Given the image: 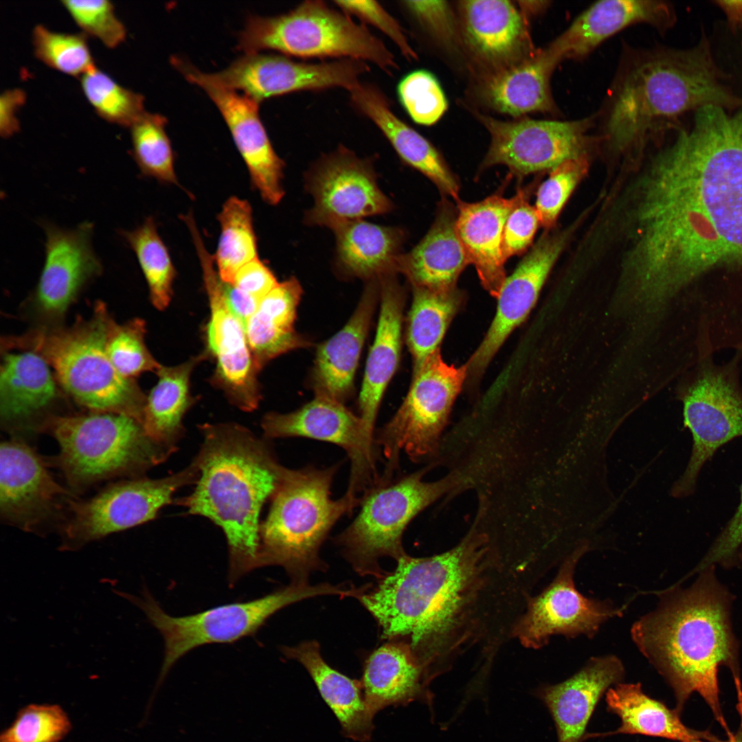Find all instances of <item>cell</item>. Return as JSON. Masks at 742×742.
Segmentation results:
<instances>
[{
  "label": "cell",
  "instance_id": "obj_11",
  "mask_svg": "<svg viewBox=\"0 0 742 742\" xmlns=\"http://www.w3.org/2000/svg\"><path fill=\"white\" fill-rule=\"evenodd\" d=\"M343 585L291 584L263 597L218 606L186 616L168 614L144 588L140 596L116 594L139 607L161 634L164 658L158 684L172 665L194 648L212 643L232 642L252 635L273 614L295 602L320 595L345 594Z\"/></svg>",
  "mask_w": 742,
  "mask_h": 742
},
{
  "label": "cell",
  "instance_id": "obj_40",
  "mask_svg": "<svg viewBox=\"0 0 742 742\" xmlns=\"http://www.w3.org/2000/svg\"><path fill=\"white\" fill-rule=\"evenodd\" d=\"M207 355L205 351L179 365L161 366L156 373L158 381L146 397L142 423L159 445L176 451L184 435L183 418L195 402L190 391V376Z\"/></svg>",
  "mask_w": 742,
  "mask_h": 742
},
{
  "label": "cell",
  "instance_id": "obj_33",
  "mask_svg": "<svg viewBox=\"0 0 742 742\" xmlns=\"http://www.w3.org/2000/svg\"><path fill=\"white\" fill-rule=\"evenodd\" d=\"M379 293L370 280L346 324L317 348L313 367L315 393L343 403L350 394Z\"/></svg>",
  "mask_w": 742,
  "mask_h": 742
},
{
  "label": "cell",
  "instance_id": "obj_43",
  "mask_svg": "<svg viewBox=\"0 0 742 742\" xmlns=\"http://www.w3.org/2000/svg\"><path fill=\"white\" fill-rule=\"evenodd\" d=\"M123 236L137 258L148 284L150 302L156 308L165 309L172 295L176 269L155 220L147 218L135 229L124 231Z\"/></svg>",
  "mask_w": 742,
  "mask_h": 742
},
{
  "label": "cell",
  "instance_id": "obj_23",
  "mask_svg": "<svg viewBox=\"0 0 742 742\" xmlns=\"http://www.w3.org/2000/svg\"><path fill=\"white\" fill-rule=\"evenodd\" d=\"M574 227L543 234L511 276L506 278L497 298L495 316L484 339L466 363L469 373L483 371L512 331L525 320L564 250Z\"/></svg>",
  "mask_w": 742,
  "mask_h": 742
},
{
  "label": "cell",
  "instance_id": "obj_12",
  "mask_svg": "<svg viewBox=\"0 0 742 742\" xmlns=\"http://www.w3.org/2000/svg\"><path fill=\"white\" fill-rule=\"evenodd\" d=\"M468 374L467 364L456 367L445 362L440 348L413 372L401 405L374 435L386 459L381 479L391 480L401 451L418 461L438 451L441 434Z\"/></svg>",
  "mask_w": 742,
  "mask_h": 742
},
{
  "label": "cell",
  "instance_id": "obj_50",
  "mask_svg": "<svg viewBox=\"0 0 742 742\" xmlns=\"http://www.w3.org/2000/svg\"><path fill=\"white\" fill-rule=\"evenodd\" d=\"M587 166V158L583 157L565 161L550 170L537 190L535 206L543 227L550 228L554 225Z\"/></svg>",
  "mask_w": 742,
  "mask_h": 742
},
{
  "label": "cell",
  "instance_id": "obj_35",
  "mask_svg": "<svg viewBox=\"0 0 742 742\" xmlns=\"http://www.w3.org/2000/svg\"><path fill=\"white\" fill-rule=\"evenodd\" d=\"M429 676L402 641L386 643L368 658L361 681L371 714L425 699Z\"/></svg>",
  "mask_w": 742,
  "mask_h": 742
},
{
  "label": "cell",
  "instance_id": "obj_24",
  "mask_svg": "<svg viewBox=\"0 0 742 742\" xmlns=\"http://www.w3.org/2000/svg\"><path fill=\"white\" fill-rule=\"evenodd\" d=\"M462 43L486 76L528 58L535 48L528 20L510 1H462L458 5Z\"/></svg>",
  "mask_w": 742,
  "mask_h": 742
},
{
  "label": "cell",
  "instance_id": "obj_22",
  "mask_svg": "<svg viewBox=\"0 0 742 742\" xmlns=\"http://www.w3.org/2000/svg\"><path fill=\"white\" fill-rule=\"evenodd\" d=\"M69 495L32 447L15 439L1 443L0 514L5 522L36 532L63 510Z\"/></svg>",
  "mask_w": 742,
  "mask_h": 742
},
{
  "label": "cell",
  "instance_id": "obj_19",
  "mask_svg": "<svg viewBox=\"0 0 742 742\" xmlns=\"http://www.w3.org/2000/svg\"><path fill=\"white\" fill-rule=\"evenodd\" d=\"M581 545L566 557L550 585L530 600L526 613L517 622L514 633L528 647L539 648L552 635L575 638L584 634L592 638L600 625L622 615V609L609 600L588 598L576 588V565L587 551Z\"/></svg>",
  "mask_w": 742,
  "mask_h": 742
},
{
  "label": "cell",
  "instance_id": "obj_8",
  "mask_svg": "<svg viewBox=\"0 0 742 742\" xmlns=\"http://www.w3.org/2000/svg\"><path fill=\"white\" fill-rule=\"evenodd\" d=\"M41 428L58 442L56 464L76 489L120 476L144 477L175 452L155 442L141 422L124 414L51 416Z\"/></svg>",
  "mask_w": 742,
  "mask_h": 742
},
{
  "label": "cell",
  "instance_id": "obj_58",
  "mask_svg": "<svg viewBox=\"0 0 742 742\" xmlns=\"http://www.w3.org/2000/svg\"><path fill=\"white\" fill-rule=\"evenodd\" d=\"M223 290L229 308L245 325L249 318L256 311L260 302L243 292L234 284L223 280Z\"/></svg>",
  "mask_w": 742,
  "mask_h": 742
},
{
  "label": "cell",
  "instance_id": "obj_5",
  "mask_svg": "<svg viewBox=\"0 0 742 742\" xmlns=\"http://www.w3.org/2000/svg\"><path fill=\"white\" fill-rule=\"evenodd\" d=\"M705 32L690 49H659L634 60L618 82L605 125L609 148L622 153L650 131L675 126L679 116L706 106L742 108V97L724 82Z\"/></svg>",
  "mask_w": 742,
  "mask_h": 742
},
{
  "label": "cell",
  "instance_id": "obj_41",
  "mask_svg": "<svg viewBox=\"0 0 742 742\" xmlns=\"http://www.w3.org/2000/svg\"><path fill=\"white\" fill-rule=\"evenodd\" d=\"M462 302L456 288L434 291L413 287L407 342L413 359V372L439 349L449 325Z\"/></svg>",
  "mask_w": 742,
  "mask_h": 742
},
{
  "label": "cell",
  "instance_id": "obj_32",
  "mask_svg": "<svg viewBox=\"0 0 742 742\" xmlns=\"http://www.w3.org/2000/svg\"><path fill=\"white\" fill-rule=\"evenodd\" d=\"M559 63L548 45L537 49L512 66L481 76L480 96L488 107L513 117L553 112L550 78Z\"/></svg>",
  "mask_w": 742,
  "mask_h": 742
},
{
  "label": "cell",
  "instance_id": "obj_55",
  "mask_svg": "<svg viewBox=\"0 0 742 742\" xmlns=\"http://www.w3.org/2000/svg\"><path fill=\"white\" fill-rule=\"evenodd\" d=\"M334 3L346 14L355 15L380 30L397 45L407 58H417L399 23L376 1H335Z\"/></svg>",
  "mask_w": 742,
  "mask_h": 742
},
{
  "label": "cell",
  "instance_id": "obj_2",
  "mask_svg": "<svg viewBox=\"0 0 742 742\" xmlns=\"http://www.w3.org/2000/svg\"><path fill=\"white\" fill-rule=\"evenodd\" d=\"M487 543L485 535L472 531L442 554H405L394 571L355 596L379 623L382 638H402L428 674L477 629L493 568Z\"/></svg>",
  "mask_w": 742,
  "mask_h": 742
},
{
  "label": "cell",
  "instance_id": "obj_38",
  "mask_svg": "<svg viewBox=\"0 0 742 742\" xmlns=\"http://www.w3.org/2000/svg\"><path fill=\"white\" fill-rule=\"evenodd\" d=\"M45 359L30 350L6 351L0 368V415L8 425H22L53 401L56 383Z\"/></svg>",
  "mask_w": 742,
  "mask_h": 742
},
{
  "label": "cell",
  "instance_id": "obj_47",
  "mask_svg": "<svg viewBox=\"0 0 742 742\" xmlns=\"http://www.w3.org/2000/svg\"><path fill=\"white\" fill-rule=\"evenodd\" d=\"M146 324L139 318L117 324L111 318L106 337V352L116 370L126 379H134L145 372L159 370V363L145 344Z\"/></svg>",
  "mask_w": 742,
  "mask_h": 742
},
{
  "label": "cell",
  "instance_id": "obj_7",
  "mask_svg": "<svg viewBox=\"0 0 742 742\" xmlns=\"http://www.w3.org/2000/svg\"><path fill=\"white\" fill-rule=\"evenodd\" d=\"M337 469L287 468L260 524L259 567L282 566L297 584L308 583L311 572L325 570L321 546L336 522L361 502V497L347 492L331 498Z\"/></svg>",
  "mask_w": 742,
  "mask_h": 742
},
{
  "label": "cell",
  "instance_id": "obj_36",
  "mask_svg": "<svg viewBox=\"0 0 742 742\" xmlns=\"http://www.w3.org/2000/svg\"><path fill=\"white\" fill-rule=\"evenodd\" d=\"M302 293L301 285L294 277L279 282L260 301L247 321V337L259 370L284 353L311 345L294 328Z\"/></svg>",
  "mask_w": 742,
  "mask_h": 742
},
{
  "label": "cell",
  "instance_id": "obj_48",
  "mask_svg": "<svg viewBox=\"0 0 742 742\" xmlns=\"http://www.w3.org/2000/svg\"><path fill=\"white\" fill-rule=\"evenodd\" d=\"M71 729L70 719L60 706L29 704L1 733L0 742H60Z\"/></svg>",
  "mask_w": 742,
  "mask_h": 742
},
{
  "label": "cell",
  "instance_id": "obj_17",
  "mask_svg": "<svg viewBox=\"0 0 742 742\" xmlns=\"http://www.w3.org/2000/svg\"><path fill=\"white\" fill-rule=\"evenodd\" d=\"M682 403L684 425L693 444L688 464L671 488L676 498L693 494L706 463L721 447L742 437V392L726 374L704 372L686 392Z\"/></svg>",
  "mask_w": 742,
  "mask_h": 742
},
{
  "label": "cell",
  "instance_id": "obj_29",
  "mask_svg": "<svg viewBox=\"0 0 742 742\" xmlns=\"http://www.w3.org/2000/svg\"><path fill=\"white\" fill-rule=\"evenodd\" d=\"M348 91L352 104L380 129L405 164L429 179L440 192L460 201L459 183L438 151L393 113L378 88L359 82Z\"/></svg>",
  "mask_w": 742,
  "mask_h": 742
},
{
  "label": "cell",
  "instance_id": "obj_27",
  "mask_svg": "<svg viewBox=\"0 0 742 742\" xmlns=\"http://www.w3.org/2000/svg\"><path fill=\"white\" fill-rule=\"evenodd\" d=\"M625 675L621 661L614 655L589 659L567 679L541 688L538 697L554 722L558 742H581L600 698Z\"/></svg>",
  "mask_w": 742,
  "mask_h": 742
},
{
  "label": "cell",
  "instance_id": "obj_56",
  "mask_svg": "<svg viewBox=\"0 0 742 742\" xmlns=\"http://www.w3.org/2000/svg\"><path fill=\"white\" fill-rule=\"evenodd\" d=\"M278 283L271 269L257 258L237 271L232 284L260 302Z\"/></svg>",
  "mask_w": 742,
  "mask_h": 742
},
{
  "label": "cell",
  "instance_id": "obj_1",
  "mask_svg": "<svg viewBox=\"0 0 742 742\" xmlns=\"http://www.w3.org/2000/svg\"><path fill=\"white\" fill-rule=\"evenodd\" d=\"M649 210L660 246L686 272L742 260V108L695 111L657 158Z\"/></svg>",
  "mask_w": 742,
  "mask_h": 742
},
{
  "label": "cell",
  "instance_id": "obj_34",
  "mask_svg": "<svg viewBox=\"0 0 742 742\" xmlns=\"http://www.w3.org/2000/svg\"><path fill=\"white\" fill-rule=\"evenodd\" d=\"M283 654L306 669L322 697L332 710L348 738L368 741L374 730V716L366 704L361 681L352 679L328 665L322 657L315 640L295 647H284Z\"/></svg>",
  "mask_w": 742,
  "mask_h": 742
},
{
  "label": "cell",
  "instance_id": "obj_6",
  "mask_svg": "<svg viewBox=\"0 0 742 742\" xmlns=\"http://www.w3.org/2000/svg\"><path fill=\"white\" fill-rule=\"evenodd\" d=\"M111 318L104 304L97 302L88 320L79 319L67 328L31 330L7 336L1 342L6 350H30L42 356L60 385L80 405L142 423L147 396L134 379L118 373L106 352Z\"/></svg>",
  "mask_w": 742,
  "mask_h": 742
},
{
  "label": "cell",
  "instance_id": "obj_25",
  "mask_svg": "<svg viewBox=\"0 0 742 742\" xmlns=\"http://www.w3.org/2000/svg\"><path fill=\"white\" fill-rule=\"evenodd\" d=\"M93 225L72 229L45 224V259L36 290L39 309L58 317L67 311L83 286L102 269L92 247Z\"/></svg>",
  "mask_w": 742,
  "mask_h": 742
},
{
  "label": "cell",
  "instance_id": "obj_54",
  "mask_svg": "<svg viewBox=\"0 0 742 742\" xmlns=\"http://www.w3.org/2000/svg\"><path fill=\"white\" fill-rule=\"evenodd\" d=\"M404 5L440 42L458 47L462 43L459 22L444 1H406Z\"/></svg>",
  "mask_w": 742,
  "mask_h": 742
},
{
  "label": "cell",
  "instance_id": "obj_9",
  "mask_svg": "<svg viewBox=\"0 0 742 742\" xmlns=\"http://www.w3.org/2000/svg\"><path fill=\"white\" fill-rule=\"evenodd\" d=\"M237 47L245 53L269 49L302 58L370 61L387 71L397 67L391 52L364 25L321 1H304L278 16H248Z\"/></svg>",
  "mask_w": 742,
  "mask_h": 742
},
{
  "label": "cell",
  "instance_id": "obj_45",
  "mask_svg": "<svg viewBox=\"0 0 742 742\" xmlns=\"http://www.w3.org/2000/svg\"><path fill=\"white\" fill-rule=\"evenodd\" d=\"M80 78L87 100L106 121L130 127L146 111L142 94L122 87L96 66Z\"/></svg>",
  "mask_w": 742,
  "mask_h": 742
},
{
  "label": "cell",
  "instance_id": "obj_62",
  "mask_svg": "<svg viewBox=\"0 0 742 742\" xmlns=\"http://www.w3.org/2000/svg\"><path fill=\"white\" fill-rule=\"evenodd\" d=\"M739 702L737 704V708L740 716V726L737 734H739L742 741V694L738 695Z\"/></svg>",
  "mask_w": 742,
  "mask_h": 742
},
{
  "label": "cell",
  "instance_id": "obj_57",
  "mask_svg": "<svg viewBox=\"0 0 742 742\" xmlns=\"http://www.w3.org/2000/svg\"><path fill=\"white\" fill-rule=\"evenodd\" d=\"M26 100L25 93L19 88L9 89L0 96V134L3 138L12 136L19 131L16 114Z\"/></svg>",
  "mask_w": 742,
  "mask_h": 742
},
{
  "label": "cell",
  "instance_id": "obj_18",
  "mask_svg": "<svg viewBox=\"0 0 742 742\" xmlns=\"http://www.w3.org/2000/svg\"><path fill=\"white\" fill-rule=\"evenodd\" d=\"M369 71L366 62L343 58L322 63L295 62L282 55L245 53L225 69L206 73L214 82L240 89L258 102L300 90L341 87L350 90Z\"/></svg>",
  "mask_w": 742,
  "mask_h": 742
},
{
  "label": "cell",
  "instance_id": "obj_60",
  "mask_svg": "<svg viewBox=\"0 0 742 742\" xmlns=\"http://www.w3.org/2000/svg\"><path fill=\"white\" fill-rule=\"evenodd\" d=\"M519 3L520 4L519 7L521 12H522L525 18L528 20L527 16H531L532 14L539 12V11L543 10L547 6L546 3L548 2L534 1H519Z\"/></svg>",
  "mask_w": 742,
  "mask_h": 742
},
{
  "label": "cell",
  "instance_id": "obj_14",
  "mask_svg": "<svg viewBox=\"0 0 742 742\" xmlns=\"http://www.w3.org/2000/svg\"><path fill=\"white\" fill-rule=\"evenodd\" d=\"M491 136L482 168L504 165L519 179L552 170L565 161L586 157L592 117L574 121L521 118L503 121L479 113Z\"/></svg>",
  "mask_w": 742,
  "mask_h": 742
},
{
  "label": "cell",
  "instance_id": "obj_44",
  "mask_svg": "<svg viewBox=\"0 0 742 742\" xmlns=\"http://www.w3.org/2000/svg\"><path fill=\"white\" fill-rule=\"evenodd\" d=\"M167 119L145 111L129 128L133 157L141 172L159 182L179 185L175 157L166 131Z\"/></svg>",
  "mask_w": 742,
  "mask_h": 742
},
{
  "label": "cell",
  "instance_id": "obj_26",
  "mask_svg": "<svg viewBox=\"0 0 742 742\" xmlns=\"http://www.w3.org/2000/svg\"><path fill=\"white\" fill-rule=\"evenodd\" d=\"M676 22L673 5L662 1L605 0L584 10L548 46L559 62L582 58L622 29L646 23L666 31Z\"/></svg>",
  "mask_w": 742,
  "mask_h": 742
},
{
  "label": "cell",
  "instance_id": "obj_37",
  "mask_svg": "<svg viewBox=\"0 0 742 742\" xmlns=\"http://www.w3.org/2000/svg\"><path fill=\"white\" fill-rule=\"evenodd\" d=\"M330 229L336 239V265L344 274L368 279L396 273L405 235L400 229L347 221Z\"/></svg>",
  "mask_w": 742,
  "mask_h": 742
},
{
  "label": "cell",
  "instance_id": "obj_21",
  "mask_svg": "<svg viewBox=\"0 0 742 742\" xmlns=\"http://www.w3.org/2000/svg\"><path fill=\"white\" fill-rule=\"evenodd\" d=\"M172 64L189 81L203 88L223 116L247 166L251 182L268 204L277 205L284 192V162L274 150L259 115V102L246 94L212 81L190 63L179 56Z\"/></svg>",
  "mask_w": 742,
  "mask_h": 742
},
{
  "label": "cell",
  "instance_id": "obj_15",
  "mask_svg": "<svg viewBox=\"0 0 742 742\" xmlns=\"http://www.w3.org/2000/svg\"><path fill=\"white\" fill-rule=\"evenodd\" d=\"M264 437H304L341 447L350 460L348 493L359 497L379 478L376 471L377 446L361 417L343 403L324 395L295 411L269 412L261 421Z\"/></svg>",
  "mask_w": 742,
  "mask_h": 742
},
{
  "label": "cell",
  "instance_id": "obj_63",
  "mask_svg": "<svg viewBox=\"0 0 742 742\" xmlns=\"http://www.w3.org/2000/svg\"><path fill=\"white\" fill-rule=\"evenodd\" d=\"M741 560H742V556H741Z\"/></svg>",
  "mask_w": 742,
  "mask_h": 742
},
{
  "label": "cell",
  "instance_id": "obj_53",
  "mask_svg": "<svg viewBox=\"0 0 742 742\" xmlns=\"http://www.w3.org/2000/svg\"><path fill=\"white\" fill-rule=\"evenodd\" d=\"M742 551V483L738 506L709 549L687 576L699 574L708 567L720 565L725 567L736 565Z\"/></svg>",
  "mask_w": 742,
  "mask_h": 742
},
{
  "label": "cell",
  "instance_id": "obj_42",
  "mask_svg": "<svg viewBox=\"0 0 742 742\" xmlns=\"http://www.w3.org/2000/svg\"><path fill=\"white\" fill-rule=\"evenodd\" d=\"M217 219L220 236L214 262L221 278L232 284L237 271L258 258L253 212L245 199L231 196L223 205Z\"/></svg>",
  "mask_w": 742,
  "mask_h": 742
},
{
  "label": "cell",
  "instance_id": "obj_28",
  "mask_svg": "<svg viewBox=\"0 0 742 742\" xmlns=\"http://www.w3.org/2000/svg\"><path fill=\"white\" fill-rule=\"evenodd\" d=\"M519 196V190L509 199L497 192L478 202L458 203L459 238L482 285L496 298L506 279L502 251L504 225Z\"/></svg>",
  "mask_w": 742,
  "mask_h": 742
},
{
  "label": "cell",
  "instance_id": "obj_46",
  "mask_svg": "<svg viewBox=\"0 0 742 742\" xmlns=\"http://www.w3.org/2000/svg\"><path fill=\"white\" fill-rule=\"evenodd\" d=\"M32 38L34 56L54 69L80 77L95 66L83 32H59L38 24Z\"/></svg>",
  "mask_w": 742,
  "mask_h": 742
},
{
  "label": "cell",
  "instance_id": "obj_10",
  "mask_svg": "<svg viewBox=\"0 0 742 742\" xmlns=\"http://www.w3.org/2000/svg\"><path fill=\"white\" fill-rule=\"evenodd\" d=\"M420 470L393 481L379 479L361 496V509L336 537V543L360 575L383 578L379 560L405 554L402 537L409 522L445 493L462 486L466 478L453 473L440 480L423 481Z\"/></svg>",
  "mask_w": 742,
  "mask_h": 742
},
{
  "label": "cell",
  "instance_id": "obj_52",
  "mask_svg": "<svg viewBox=\"0 0 742 742\" xmlns=\"http://www.w3.org/2000/svg\"><path fill=\"white\" fill-rule=\"evenodd\" d=\"M519 196L510 212L504 228L502 251L506 260L528 248L541 224L535 206L528 202L529 190L519 189Z\"/></svg>",
  "mask_w": 742,
  "mask_h": 742
},
{
  "label": "cell",
  "instance_id": "obj_39",
  "mask_svg": "<svg viewBox=\"0 0 742 742\" xmlns=\"http://www.w3.org/2000/svg\"><path fill=\"white\" fill-rule=\"evenodd\" d=\"M606 702L608 710L620 718V726L614 731L592 734L590 737L640 734L679 742L715 739L709 733L686 727L677 710H671L648 696L640 683H618L611 686L606 693Z\"/></svg>",
  "mask_w": 742,
  "mask_h": 742
},
{
  "label": "cell",
  "instance_id": "obj_51",
  "mask_svg": "<svg viewBox=\"0 0 742 742\" xmlns=\"http://www.w3.org/2000/svg\"><path fill=\"white\" fill-rule=\"evenodd\" d=\"M61 3L84 34L99 39L109 48L125 40L126 27L117 16L111 1L63 0Z\"/></svg>",
  "mask_w": 742,
  "mask_h": 742
},
{
  "label": "cell",
  "instance_id": "obj_13",
  "mask_svg": "<svg viewBox=\"0 0 742 742\" xmlns=\"http://www.w3.org/2000/svg\"><path fill=\"white\" fill-rule=\"evenodd\" d=\"M199 469L193 459L182 470L165 477L132 478L112 484L87 500L69 501V517L61 525V550H78L111 534L154 519L171 504L174 494L195 484Z\"/></svg>",
  "mask_w": 742,
  "mask_h": 742
},
{
  "label": "cell",
  "instance_id": "obj_59",
  "mask_svg": "<svg viewBox=\"0 0 742 742\" xmlns=\"http://www.w3.org/2000/svg\"><path fill=\"white\" fill-rule=\"evenodd\" d=\"M714 3L724 13L730 29L742 32V1H715Z\"/></svg>",
  "mask_w": 742,
  "mask_h": 742
},
{
  "label": "cell",
  "instance_id": "obj_49",
  "mask_svg": "<svg viewBox=\"0 0 742 742\" xmlns=\"http://www.w3.org/2000/svg\"><path fill=\"white\" fill-rule=\"evenodd\" d=\"M397 93L408 115L419 124H435L447 109V100L440 85L425 70H416L403 77L398 85Z\"/></svg>",
  "mask_w": 742,
  "mask_h": 742
},
{
  "label": "cell",
  "instance_id": "obj_30",
  "mask_svg": "<svg viewBox=\"0 0 742 742\" xmlns=\"http://www.w3.org/2000/svg\"><path fill=\"white\" fill-rule=\"evenodd\" d=\"M378 280L380 313L359 398V416L373 436L382 397L399 361L403 309V291L395 273L384 275Z\"/></svg>",
  "mask_w": 742,
  "mask_h": 742
},
{
  "label": "cell",
  "instance_id": "obj_4",
  "mask_svg": "<svg viewBox=\"0 0 742 742\" xmlns=\"http://www.w3.org/2000/svg\"><path fill=\"white\" fill-rule=\"evenodd\" d=\"M199 427L203 441L194 458L199 477L192 492L175 503L222 529L233 583L259 567L260 515L287 468L277 460L269 439L243 425L205 423Z\"/></svg>",
  "mask_w": 742,
  "mask_h": 742
},
{
  "label": "cell",
  "instance_id": "obj_31",
  "mask_svg": "<svg viewBox=\"0 0 742 742\" xmlns=\"http://www.w3.org/2000/svg\"><path fill=\"white\" fill-rule=\"evenodd\" d=\"M456 217L453 205L442 200L427 234L398 257L396 271L405 276L412 287L434 291L456 288L458 277L471 264L457 233Z\"/></svg>",
  "mask_w": 742,
  "mask_h": 742
},
{
  "label": "cell",
  "instance_id": "obj_20",
  "mask_svg": "<svg viewBox=\"0 0 742 742\" xmlns=\"http://www.w3.org/2000/svg\"><path fill=\"white\" fill-rule=\"evenodd\" d=\"M314 200L308 225L330 228L347 221L389 212L392 203L380 190L372 164L340 147L324 156L307 177Z\"/></svg>",
  "mask_w": 742,
  "mask_h": 742
},
{
  "label": "cell",
  "instance_id": "obj_3",
  "mask_svg": "<svg viewBox=\"0 0 742 742\" xmlns=\"http://www.w3.org/2000/svg\"><path fill=\"white\" fill-rule=\"evenodd\" d=\"M715 567L699 572L688 588L676 585L660 594L657 607L631 628L634 642L673 688L679 712L699 693L726 728L720 706L718 671L726 666L739 679V647L731 620L732 595L717 578Z\"/></svg>",
  "mask_w": 742,
  "mask_h": 742
},
{
  "label": "cell",
  "instance_id": "obj_16",
  "mask_svg": "<svg viewBox=\"0 0 742 742\" xmlns=\"http://www.w3.org/2000/svg\"><path fill=\"white\" fill-rule=\"evenodd\" d=\"M207 294L210 315L206 329L208 355L216 361L212 378L234 405L252 412L261 400L258 374L245 324L229 308L213 256L203 240L194 243Z\"/></svg>",
  "mask_w": 742,
  "mask_h": 742
},
{
  "label": "cell",
  "instance_id": "obj_61",
  "mask_svg": "<svg viewBox=\"0 0 742 742\" xmlns=\"http://www.w3.org/2000/svg\"><path fill=\"white\" fill-rule=\"evenodd\" d=\"M693 742H742V741H741L739 734H737L735 736L731 734L729 737L728 740H727V741H719L717 738H715L714 739H710V740L697 739V740L694 741Z\"/></svg>",
  "mask_w": 742,
  "mask_h": 742
}]
</instances>
